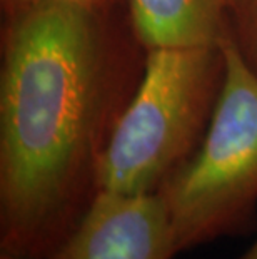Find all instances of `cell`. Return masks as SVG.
Wrapping results in <instances>:
<instances>
[{"instance_id": "9c48e42d", "label": "cell", "mask_w": 257, "mask_h": 259, "mask_svg": "<svg viewBox=\"0 0 257 259\" xmlns=\"http://www.w3.org/2000/svg\"><path fill=\"white\" fill-rule=\"evenodd\" d=\"M0 259H34V257L15 254V252H9V251H0Z\"/></svg>"}, {"instance_id": "6da1fadb", "label": "cell", "mask_w": 257, "mask_h": 259, "mask_svg": "<svg viewBox=\"0 0 257 259\" xmlns=\"http://www.w3.org/2000/svg\"><path fill=\"white\" fill-rule=\"evenodd\" d=\"M0 251L48 259L99 194V166L132 96L134 60L116 9H4Z\"/></svg>"}, {"instance_id": "5b68a950", "label": "cell", "mask_w": 257, "mask_h": 259, "mask_svg": "<svg viewBox=\"0 0 257 259\" xmlns=\"http://www.w3.org/2000/svg\"><path fill=\"white\" fill-rule=\"evenodd\" d=\"M232 0H127V20L139 47H216L227 34Z\"/></svg>"}, {"instance_id": "52a82bcc", "label": "cell", "mask_w": 257, "mask_h": 259, "mask_svg": "<svg viewBox=\"0 0 257 259\" xmlns=\"http://www.w3.org/2000/svg\"><path fill=\"white\" fill-rule=\"evenodd\" d=\"M42 2L67 4V5H75V7H84V9L109 10V9H116L120 0H2V7L10 9V7H17V5L42 4Z\"/></svg>"}, {"instance_id": "ba28073f", "label": "cell", "mask_w": 257, "mask_h": 259, "mask_svg": "<svg viewBox=\"0 0 257 259\" xmlns=\"http://www.w3.org/2000/svg\"><path fill=\"white\" fill-rule=\"evenodd\" d=\"M239 259H257V241Z\"/></svg>"}, {"instance_id": "8992f818", "label": "cell", "mask_w": 257, "mask_h": 259, "mask_svg": "<svg viewBox=\"0 0 257 259\" xmlns=\"http://www.w3.org/2000/svg\"><path fill=\"white\" fill-rule=\"evenodd\" d=\"M227 37L247 70L257 79V0H232Z\"/></svg>"}, {"instance_id": "277c9868", "label": "cell", "mask_w": 257, "mask_h": 259, "mask_svg": "<svg viewBox=\"0 0 257 259\" xmlns=\"http://www.w3.org/2000/svg\"><path fill=\"white\" fill-rule=\"evenodd\" d=\"M177 254L159 192L99 191L74 233L48 259H172Z\"/></svg>"}, {"instance_id": "3957f363", "label": "cell", "mask_w": 257, "mask_h": 259, "mask_svg": "<svg viewBox=\"0 0 257 259\" xmlns=\"http://www.w3.org/2000/svg\"><path fill=\"white\" fill-rule=\"evenodd\" d=\"M221 47L226 74L209 127L159 191L177 252L250 234L257 224V79L227 34Z\"/></svg>"}, {"instance_id": "7a4b0ae2", "label": "cell", "mask_w": 257, "mask_h": 259, "mask_svg": "<svg viewBox=\"0 0 257 259\" xmlns=\"http://www.w3.org/2000/svg\"><path fill=\"white\" fill-rule=\"evenodd\" d=\"M226 74L221 44L145 52L132 96L114 124L99 189L154 194L204 139Z\"/></svg>"}]
</instances>
